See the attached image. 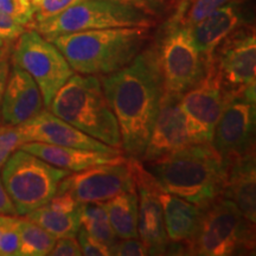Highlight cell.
<instances>
[{
    "label": "cell",
    "mask_w": 256,
    "mask_h": 256,
    "mask_svg": "<svg viewBox=\"0 0 256 256\" xmlns=\"http://www.w3.org/2000/svg\"><path fill=\"white\" fill-rule=\"evenodd\" d=\"M98 78L119 124L122 148L128 158L142 159L162 95L151 49H144L122 69Z\"/></svg>",
    "instance_id": "obj_1"
},
{
    "label": "cell",
    "mask_w": 256,
    "mask_h": 256,
    "mask_svg": "<svg viewBox=\"0 0 256 256\" xmlns=\"http://www.w3.org/2000/svg\"><path fill=\"white\" fill-rule=\"evenodd\" d=\"M142 164L166 191L200 209L224 194L228 162L211 144H190Z\"/></svg>",
    "instance_id": "obj_2"
},
{
    "label": "cell",
    "mask_w": 256,
    "mask_h": 256,
    "mask_svg": "<svg viewBox=\"0 0 256 256\" xmlns=\"http://www.w3.org/2000/svg\"><path fill=\"white\" fill-rule=\"evenodd\" d=\"M151 28H112L64 34L50 42L74 72L104 76L130 64L145 49Z\"/></svg>",
    "instance_id": "obj_3"
},
{
    "label": "cell",
    "mask_w": 256,
    "mask_h": 256,
    "mask_svg": "<svg viewBox=\"0 0 256 256\" xmlns=\"http://www.w3.org/2000/svg\"><path fill=\"white\" fill-rule=\"evenodd\" d=\"M48 110L98 142L122 148L119 124L98 76L74 72L57 92Z\"/></svg>",
    "instance_id": "obj_4"
},
{
    "label": "cell",
    "mask_w": 256,
    "mask_h": 256,
    "mask_svg": "<svg viewBox=\"0 0 256 256\" xmlns=\"http://www.w3.org/2000/svg\"><path fill=\"white\" fill-rule=\"evenodd\" d=\"M255 248V224L229 198L220 196L200 211L196 232L184 246L191 255L230 256Z\"/></svg>",
    "instance_id": "obj_5"
},
{
    "label": "cell",
    "mask_w": 256,
    "mask_h": 256,
    "mask_svg": "<svg viewBox=\"0 0 256 256\" xmlns=\"http://www.w3.org/2000/svg\"><path fill=\"white\" fill-rule=\"evenodd\" d=\"M156 18L120 0H81L55 17L30 28L46 40L64 34L112 28H153Z\"/></svg>",
    "instance_id": "obj_6"
},
{
    "label": "cell",
    "mask_w": 256,
    "mask_h": 256,
    "mask_svg": "<svg viewBox=\"0 0 256 256\" xmlns=\"http://www.w3.org/2000/svg\"><path fill=\"white\" fill-rule=\"evenodd\" d=\"M2 182L18 216L46 204L56 194L63 178L72 174L18 148L2 165Z\"/></svg>",
    "instance_id": "obj_7"
},
{
    "label": "cell",
    "mask_w": 256,
    "mask_h": 256,
    "mask_svg": "<svg viewBox=\"0 0 256 256\" xmlns=\"http://www.w3.org/2000/svg\"><path fill=\"white\" fill-rule=\"evenodd\" d=\"M150 49L162 78V92L184 94L206 70V60L197 50L188 26L166 22Z\"/></svg>",
    "instance_id": "obj_8"
},
{
    "label": "cell",
    "mask_w": 256,
    "mask_h": 256,
    "mask_svg": "<svg viewBox=\"0 0 256 256\" xmlns=\"http://www.w3.org/2000/svg\"><path fill=\"white\" fill-rule=\"evenodd\" d=\"M11 63L25 70L34 80L46 108L57 92L74 75V70L55 44L32 28H26L16 40Z\"/></svg>",
    "instance_id": "obj_9"
},
{
    "label": "cell",
    "mask_w": 256,
    "mask_h": 256,
    "mask_svg": "<svg viewBox=\"0 0 256 256\" xmlns=\"http://www.w3.org/2000/svg\"><path fill=\"white\" fill-rule=\"evenodd\" d=\"M210 60L218 72L224 90L229 95L238 96L255 88V28L250 24H241L236 28L217 46Z\"/></svg>",
    "instance_id": "obj_10"
},
{
    "label": "cell",
    "mask_w": 256,
    "mask_h": 256,
    "mask_svg": "<svg viewBox=\"0 0 256 256\" xmlns=\"http://www.w3.org/2000/svg\"><path fill=\"white\" fill-rule=\"evenodd\" d=\"M232 96L224 90L212 62L196 84L182 94L180 106L194 144H210L224 107Z\"/></svg>",
    "instance_id": "obj_11"
},
{
    "label": "cell",
    "mask_w": 256,
    "mask_h": 256,
    "mask_svg": "<svg viewBox=\"0 0 256 256\" xmlns=\"http://www.w3.org/2000/svg\"><path fill=\"white\" fill-rule=\"evenodd\" d=\"M136 190L130 158L116 164L92 166L72 172L60 180L57 192H66L80 204L104 203L122 192Z\"/></svg>",
    "instance_id": "obj_12"
},
{
    "label": "cell",
    "mask_w": 256,
    "mask_h": 256,
    "mask_svg": "<svg viewBox=\"0 0 256 256\" xmlns=\"http://www.w3.org/2000/svg\"><path fill=\"white\" fill-rule=\"evenodd\" d=\"M256 101L232 96L214 130L211 146L226 162L255 151Z\"/></svg>",
    "instance_id": "obj_13"
},
{
    "label": "cell",
    "mask_w": 256,
    "mask_h": 256,
    "mask_svg": "<svg viewBox=\"0 0 256 256\" xmlns=\"http://www.w3.org/2000/svg\"><path fill=\"white\" fill-rule=\"evenodd\" d=\"M138 194V232L148 254L162 255L170 244L164 226L162 204L156 192V178L140 159L130 158Z\"/></svg>",
    "instance_id": "obj_14"
},
{
    "label": "cell",
    "mask_w": 256,
    "mask_h": 256,
    "mask_svg": "<svg viewBox=\"0 0 256 256\" xmlns=\"http://www.w3.org/2000/svg\"><path fill=\"white\" fill-rule=\"evenodd\" d=\"M182 94L162 92L151 136L142 156L148 162L194 144L180 106Z\"/></svg>",
    "instance_id": "obj_15"
},
{
    "label": "cell",
    "mask_w": 256,
    "mask_h": 256,
    "mask_svg": "<svg viewBox=\"0 0 256 256\" xmlns=\"http://www.w3.org/2000/svg\"><path fill=\"white\" fill-rule=\"evenodd\" d=\"M16 127L23 144L36 142L75 148L121 153V150L106 145L83 133L50 110H43L34 118Z\"/></svg>",
    "instance_id": "obj_16"
},
{
    "label": "cell",
    "mask_w": 256,
    "mask_h": 256,
    "mask_svg": "<svg viewBox=\"0 0 256 256\" xmlns=\"http://www.w3.org/2000/svg\"><path fill=\"white\" fill-rule=\"evenodd\" d=\"M43 106L42 92L34 80L11 63L0 107V119L4 124L18 126L40 114Z\"/></svg>",
    "instance_id": "obj_17"
},
{
    "label": "cell",
    "mask_w": 256,
    "mask_h": 256,
    "mask_svg": "<svg viewBox=\"0 0 256 256\" xmlns=\"http://www.w3.org/2000/svg\"><path fill=\"white\" fill-rule=\"evenodd\" d=\"M18 148L38 156L55 168L68 170L70 172H78L92 166L116 164L127 160V156H124L122 153L75 148L36 142H24Z\"/></svg>",
    "instance_id": "obj_18"
},
{
    "label": "cell",
    "mask_w": 256,
    "mask_h": 256,
    "mask_svg": "<svg viewBox=\"0 0 256 256\" xmlns=\"http://www.w3.org/2000/svg\"><path fill=\"white\" fill-rule=\"evenodd\" d=\"M241 0H232L220 6L208 17L190 26L192 40L200 55L209 63L214 51L229 36L236 28L242 24L238 4Z\"/></svg>",
    "instance_id": "obj_19"
},
{
    "label": "cell",
    "mask_w": 256,
    "mask_h": 256,
    "mask_svg": "<svg viewBox=\"0 0 256 256\" xmlns=\"http://www.w3.org/2000/svg\"><path fill=\"white\" fill-rule=\"evenodd\" d=\"M81 204L66 192H56L43 206L28 214L26 218L37 223L54 238H74L81 228Z\"/></svg>",
    "instance_id": "obj_20"
},
{
    "label": "cell",
    "mask_w": 256,
    "mask_h": 256,
    "mask_svg": "<svg viewBox=\"0 0 256 256\" xmlns=\"http://www.w3.org/2000/svg\"><path fill=\"white\" fill-rule=\"evenodd\" d=\"M223 196L232 200L249 222L256 223L255 151L229 162Z\"/></svg>",
    "instance_id": "obj_21"
},
{
    "label": "cell",
    "mask_w": 256,
    "mask_h": 256,
    "mask_svg": "<svg viewBox=\"0 0 256 256\" xmlns=\"http://www.w3.org/2000/svg\"><path fill=\"white\" fill-rule=\"evenodd\" d=\"M156 192L162 204L168 242L176 246H185L196 232L202 209L183 198L170 194L158 180L156 182Z\"/></svg>",
    "instance_id": "obj_22"
},
{
    "label": "cell",
    "mask_w": 256,
    "mask_h": 256,
    "mask_svg": "<svg viewBox=\"0 0 256 256\" xmlns=\"http://www.w3.org/2000/svg\"><path fill=\"white\" fill-rule=\"evenodd\" d=\"M110 226L119 238H139L136 190L122 192L104 202Z\"/></svg>",
    "instance_id": "obj_23"
},
{
    "label": "cell",
    "mask_w": 256,
    "mask_h": 256,
    "mask_svg": "<svg viewBox=\"0 0 256 256\" xmlns=\"http://www.w3.org/2000/svg\"><path fill=\"white\" fill-rule=\"evenodd\" d=\"M80 218L82 228L108 248L119 240L112 228L104 203L81 204Z\"/></svg>",
    "instance_id": "obj_24"
},
{
    "label": "cell",
    "mask_w": 256,
    "mask_h": 256,
    "mask_svg": "<svg viewBox=\"0 0 256 256\" xmlns=\"http://www.w3.org/2000/svg\"><path fill=\"white\" fill-rule=\"evenodd\" d=\"M19 238V256L49 255L57 240L46 229L26 217L20 218Z\"/></svg>",
    "instance_id": "obj_25"
},
{
    "label": "cell",
    "mask_w": 256,
    "mask_h": 256,
    "mask_svg": "<svg viewBox=\"0 0 256 256\" xmlns=\"http://www.w3.org/2000/svg\"><path fill=\"white\" fill-rule=\"evenodd\" d=\"M232 0H177L170 24L190 28Z\"/></svg>",
    "instance_id": "obj_26"
},
{
    "label": "cell",
    "mask_w": 256,
    "mask_h": 256,
    "mask_svg": "<svg viewBox=\"0 0 256 256\" xmlns=\"http://www.w3.org/2000/svg\"><path fill=\"white\" fill-rule=\"evenodd\" d=\"M28 2H30L32 11H34L32 26L34 24L55 17L81 0H28Z\"/></svg>",
    "instance_id": "obj_27"
},
{
    "label": "cell",
    "mask_w": 256,
    "mask_h": 256,
    "mask_svg": "<svg viewBox=\"0 0 256 256\" xmlns=\"http://www.w3.org/2000/svg\"><path fill=\"white\" fill-rule=\"evenodd\" d=\"M0 11L28 28L34 22V11L28 0H0Z\"/></svg>",
    "instance_id": "obj_28"
},
{
    "label": "cell",
    "mask_w": 256,
    "mask_h": 256,
    "mask_svg": "<svg viewBox=\"0 0 256 256\" xmlns=\"http://www.w3.org/2000/svg\"><path fill=\"white\" fill-rule=\"evenodd\" d=\"M19 223L20 218L12 216L0 235V256L19 255Z\"/></svg>",
    "instance_id": "obj_29"
},
{
    "label": "cell",
    "mask_w": 256,
    "mask_h": 256,
    "mask_svg": "<svg viewBox=\"0 0 256 256\" xmlns=\"http://www.w3.org/2000/svg\"><path fill=\"white\" fill-rule=\"evenodd\" d=\"M22 139L16 126L5 124L0 127V170L8 156L22 145Z\"/></svg>",
    "instance_id": "obj_30"
},
{
    "label": "cell",
    "mask_w": 256,
    "mask_h": 256,
    "mask_svg": "<svg viewBox=\"0 0 256 256\" xmlns=\"http://www.w3.org/2000/svg\"><path fill=\"white\" fill-rule=\"evenodd\" d=\"M110 255L116 256H142L148 252L140 238H121L110 247Z\"/></svg>",
    "instance_id": "obj_31"
},
{
    "label": "cell",
    "mask_w": 256,
    "mask_h": 256,
    "mask_svg": "<svg viewBox=\"0 0 256 256\" xmlns=\"http://www.w3.org/2000/svg\"><path fill=\"white\" fill-rule=\"evenodd\" d=\"M76 238L80 243L81 247L82 255L86 256H108L110 255V248L104 246V243L98 242L92 235L86 232L84 229L80 228L78 234H76Z\"/></svg>",
    "instance_id": "obj_32"
},
{
    "label": "cell",
    "mask_w": 256,
    "mask_h": 256,
    "mask_svg": "<svg viewBox=\"0 0 256 256\" xmlns=\"http://www.w3.org/2000/svg\"><path fill=\"white\" fill-rule=\"evenodd\" d=\"M25 30H26V28L24 25L18 23L16 19L0 11V38L5 43H11V42L16 40Z\"/></svg>",
    "instance_id": "obj_33"
},
{
    "label": "cell",
    "mask_w": 256,
    "mask_h": 256,
    "mask_svg": "<svg viewBox=\"0 0 256 256\" xmlns=\"http://www.w3.org/2000/svg\"><path fill=\"white\" fill-rule=\"evenodd\" d=\"M52 256H80L82 255L81 247L76 238H57L55 246L51 249L50 254Z\"/></svg>",
    "instance_id": "obj_34"
},
{
    "label": "cell",
    "mask_w": 256,
    "mask_h": 256,
    "mask_svg": "<svg viewBox=\"0 0 256 256\" xmlns=\"http://www.w3.org/2000/svg\"><path fill=\"white\" fill-rule=\"evenodd\" d=\"M11 43H5L0 48V107H2V95H4L6 83H8L10 69H11ZM0 122H2V119H0Z\"/></svg>",
    "instance_id": "obj_35"
},
{
    "label": "cell",
    "mask_w": 256,
    "mask_h": 256,
    "mask_svg": "<svg viewBox=\"0 0 256 256\" xmlns=\"http://www.w3.org/2000/svg\"><path fill=\"white\" fill-rule=\"evenodd\" d=\"M120 2L136 6L154 18L162 16L166 10V2L164 0H120Z\"/></svg>",
    "instance_id": "obj_36"
},
{
    "label": "cell",
    "mask_w": 256,
    "mask_h": 256,
    "mask_svg": "<svg viewBox=\"0 0 256 256\" xmlns=\"http://www.w3.org/2000/svg\"><path fill=\"white\" fill-rule=\"evenodd\" d=\"M0 215H8V216H18L16 208L10 198L8 191L2 182L0 177Z\"/></svg>",
    "instance_id": "obj_37"
},
{
    "label": "cell",
    "mask_w": 256,
    "mask_h": 256,
    "mask_svg": "<svg viewBox=\"0 0 256 256\" xmlns=\"http://www.w3.org/2000/svg\"><path fill=\"white\" fill-rule=\"evenodd\" d=\"M4 44H5V42H4V40H2V38H0V48H2V46H4Z\"/></svg>",
    "instance_id": "obj_38"
},
{
    "label": "cell",
    "mask_w": 256,
    "mask_h": 256,
    "mask_svg": "<svg viewBox=\"0 0 256 256\" xmlns=\"http://www.w3.org/2000/svg\"><path fill=\"white\" fill-rule=\"evenodd\" d=\"M165 2H177V0H164Z\"/></svg>",
    "instance_id": "obj_39"
}]
</instances>
